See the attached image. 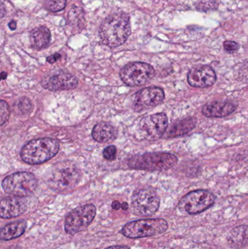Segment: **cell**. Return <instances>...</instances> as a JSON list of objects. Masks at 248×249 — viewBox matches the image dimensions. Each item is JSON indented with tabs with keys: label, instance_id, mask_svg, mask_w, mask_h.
Instances as JSON below:
<instances>
[{
	"label": "cell",
	"instance_id": "obj_2",
	"mask_svg": "<svg viewBox=\"0 0 248 249\" xmlns=\"http://www.w3.org/2000/svg\"><path fill=\"white\" fill-rule=\"evenodd\" d=\"M58 150V141L51 138H42L28 142L22 148L20 155L26 163L39 165L55 157Z\"/></svg>",
	"mask_w": 248,
	"mask_h": 249
},
{
	"label": "cell",
	"instance_id": "obj_22",
	"mask_svg": "<svg viewBox=\"0 0 248 249\" xmlns=\"http://www.w3.org/2000/svg\"><path fill=\"white\" fill-rule=\"evenodd\" d=\"M68 20L69 23L73 26H81L84 20V11L83 9L76 6L73 7L68 13Z\"/></svg>",
	"mask_w": 248,
	"mask_h": 249
},
{
	"label": "cell",
	"instance_id": "obj_13",
	"mask_svg": "<svg viewBox=\"0 0 248 249\" xmlns=\"http://www.w3.org/2000/svg\"><path fill=\"white\" fill-rule=\"evenodd\" d=\"M42 87L52 91L72 90L78 85L75 76L63 70L52 71L42 80Z\"/></svg>",
	"mask_w": 248,
	"mask_h": 249
},
{
	"label": "cell",
	"instance_id": "obj_7",
	"mask_svg": "<svg viewBox=\"0 0 248 249\" xmlns=\"http://www.w3.org/2000/svg\"><path fill=\"white\" fill-rule=\"evenodd\" d=\"M215 203V197L211 192L199 190L191 192L179 202V211L184 214H198L211 208Z\"/></svg>",
	"mask_w": 248,
	"mask_h": 249
},
{
	"label": "cell",
	"instance_id": "obj_27",
	"mask_svg": "<svg viewBox=\"0 0 248 249\" xmlns=\"http://www.w3.org/2000/svg\"><path fill=\"white\" fill-rule=\"evenodd\" d=\"M103 157L107 160H115L116 157V148L114 145L106 146L103 151Z\"/></svg>",
	"mask_w": 248,
	"mask_h": 249
},
{
	"label": "cell",
	"instance_id": "obj_30",
	"mask_svg": "<svg viewBox=\"0 0 248 249\" xmlns=\"http://www.w3.org/2000/svg\"><path fill=\"white\" fill-rule=\"evenodd\" d=\"M61 58V55H60L59 53H55L53 55H50L47 58V61L50 64H54V63L56 62L57 61L60 59Z\"/></svg>",
	"mask_w": 248,
	"mask_h": 249
},
{
	"label": "cell",
	"instance_id": "obj_23",
	"mask_svg": "<svg viewBox=\"0 0 248 249\" xmlns=\"http://www.w3.org/2000/svg\"><path fill=\"white\" fill-rule=\"evenodd\" d=\"M45 8L50 12H59L66 5V0H45Z\"/></svg>",
	"mask_w": 248,
	"mask_h": 249
},
{
	"label": "cell",
	"instance_id": "obj_8",
	"mask_svg": "<svg viewBox=\"0 0 248 249\" xmlns=\"http://www.w3.org/2000/svg\"><path fill=\"white\" fill-rule=\"evenodd\" d=\"M154 68L144 62H132L125 65L120 71L122 81L130 87H138L149 83L154 77Z\"/></svg>",
	"mask_w": 248,
	"mask_h": 249
},
{
	"label": "cell",
	"instance_id": "obj_35",
	"mask_svg": "<svg viewBox=\"0 0 248 249\" xmlns=\"http://www.w3.org/2000/svg\"><path fill=\"white\" fill-rule=\"evenodd\" d=\"M7 73L4 72V71H3V72H1V79H2V80H4V79H5L6 77H7Z\"/></svg>",
	"mask_w": 248,
	"mask_h": 249
},
{
	"label": "cell",
	"instance_id": "obj_31",
	"mask_svg": "<svg viewBox=\"0 0 248 249\" xmlns=\"http://www.w3.org/2000/svg\"><path fill=\"white\" fill-rule=\"evenodd\" d=\"M112 208H113L115 210H119L120 208H122V205L119 203V201H114L112 205Z\"/></svg>",
	"mask_w": 248,
	"mask_h": 249
},
{
	"label": "cell",
	"instance_id": "obj_29",
	"mask_svg": "<svg viewBox=\"0 0 248 249\" xmlns=\"http://www.w3.org/2000/svg\"><path fill=\"white\" fill-rule=\"evenodd\" d=\"M239 78L241 81L248 83V62L240 68L239 71Z\"/></svg>",
	"mask_w": 248,
	"mask_h": 249
},
{
	"label": "cell",
	"instance_id": "obj_21",
	"mask_svg": "<svg viewBox=\"0 0 248 249\" xmlns=\"http://www.w3.org/2000/svg\"><path fill=\"white\" fill-rule=\"evenodd\" d=\"M26 226L27 224L24 220L17 221L8 224L1 228L0 238L3 241H10L18 238L24 233Z\"/></svg>",
	"mask_w": 248,
	"mask_h": 249
},
{
	"label": "cell",
	"instance_id": "obj_24",
	"mask_svg": "<svg viewBox=\"0 0 248 249\" xmlns=\"http://www.w3.org/2000/svg\"><path fill=\"white\" fill-rule=\"evenodd\" d=\"M219 0H197L196 6L198 10H208L216 9Z\"/></svg>",
	"mask_w": 248,
	"mask_h": 249
},
{
	"label": "cell",
	"instance_id": "obj_5",
	"mask_svg": "<svg viewBox=\"0 0 248 249\" xmlns=\"http://www.w3.org/2000/svg\"><path fill=\"white\" fill-rule=\"evenodd\" d=\"M168 228L163 219H141L129 222L123 227L122 233L127 238H141L164 233Z\"/></svg>",
	"mask_w": 248,
	"mask_h": 249
},
{
	"label": "cell",
	"instance_id": "obj_9",
	"mask_svg": "<svg viewBox=\"0 0 248 249\" xmlns=\"http://www.w3.org/2000/svg\"><path fill=\"white\" fill-rule=\"evenodd\" d=\"M160 203V197L154 190L141 189L132 196L131 211L136 216H151L157 212Z\"/></svg>",
	"mask_w": 248,
	"mask_h": 249
},
{
	"label": "cell",
	"instance_id": "obj_25",
	"mask_svg": "<svg viewBox=\"0 0 248 249\" xmlns=\"http://www.w3.org/2000/svg\"><path fill=\"white\" fill-rule=\"evenodd\" d=\"M10 113V107L8 104L1 100L0 102V124L1 125H3L8 121Z\"/></svg>",
	"mask_w": 248,
	"mask_h": 249
},
{
	"label": "cell",
	"instance_id": "obj_17",
	"mask_svg": "<svg viewBox=\"0 0 248 249\" xmlns=\"http://www.w3.org/2000/svg\"><path fill=\"white\" fill-rule=\"evenodd\" d=\"M92 136L96 142L107 143L116 139L117 130L107 123H99L93 127Z\"/></svg>",
	"mask_w": 248,
	"mask_h": 249
},
{
	"label": "cell",
	"instance_id": "obj_3",
	"mask_svg": "<svg viewBox=\"0 0 248 249\" xmlns=\"http://www.w3.org/2000/svg\"><path fill=\"white\" fill-rule=\"evenodd\" d=\"M177 162V157L173 154L154 152L134 155L128 159V165L132 169L163 171L173 168Z\"/></svg>",
	"mask_w": 248,
	"mask_h": 249
},
{
	"label": "cell",
	"instance_id": "obj_26",
	"mask_svg": "<svg viewBox=\"0 0 248 249\" xmlns=\"http://www.w3.org/2000/svg\"><path fill=\"white\" fill-rule=\"evenodd\" d=\"M17 108L19 112H21V113H29L32 109V105L29 99L23 97L19 99L18 102H17Z\"/></svg>",
	"mask_w": 248,
	"mask_h": 249
},
{
	"label": "cell",
	"instance_id": "obj_15",
	"mask_svg": "<svg viewBox=\"0 0 248 249\" xmlns=\"http://www.w3.org/2000/svg\"><path fill=\"white\" fill-rule=\"evenodd\" d=\"M27 209L26 202L21 197H5L0 203V216L2 219H11L23 214Z\"/></svg>",
	"mask_w": 248,
	"mask_h": 249
},
{
	"label": "cell",
	"instance_id": "obj_6",
	"mask_svg": "<svg viewBox=\"0 0 248 249\" xmlns=\"http://www.w3.org/2000/svg\"><path fill=\"white\" fill-rule=\"evenodd\" d=\"M81 178L80 170L71 162L60 165L53 170L49 180L52 190L59 193L74 188Z\"/></svg>",
	"mask_w": 248,
	"mask_h": 249
},
{
	"label": "cell",
	"instance_id": "obj_16",
	"mask_svg": "<svg viewBox=\"0 0 248 249\" xmlns=\"http://www.w3.org/2000/svg\"><path fill=\"white\" fill-rule=\"evenodd\" d=\"M236 105L231 102H212L202 107V114L207 118H224L236 110Z\"/></svg>",
	"mask_w": 248,
	"mask_h": 249
},
{
	"label": "cell",
	"instance_id": "obj_12",
	"mask_svg": "<svg viewBox=\"0 0 248 249\" xmlns=\"http://www.w3.org/2000/svg\"><path fill=\"white\" fill-rule=\"evenodd\" d=\"M165 99L163 89L158 87H148L133 95L132 107L134 110L141 112L160 105Z\"/></svg>",
	"mask_w": 248,
	"mask_h": 249
},
{
	"label": "cell",
	"instance_id": "obj_10",
	"mask_svg": "<svg viewBox=\"0 0 248 249\" xmlns=\"http://www.w3.org/2000/svg\"><path fill=\"white\" fill-rule=\"evenodd\" d=\"M96 214L94 205H84L77 208L66 218L65 231L69 235H74L84 231L90 225Z\"/></svg>",
	"mask_w": 248,
	"mask_h": 249
},
{
	"label": "cell",
	"instance_id": "obj_11",
	"mask_svg": "<svg viewBox=\"0 0 248 249\" xmlns=\"http://www.w3.org/2000/svg\"><path fill=\"white\" fill-rule=\"evenodd\" d=\"M168 125V119L165 113H157L144 117L138 126L140 137L144 140L154 141L164 135Z\"/></svg>",
	"mask_w": 248,
	"mask_h": 249
},
{
	"label": "cell",
	"instance_id": "obj_34",
	"mask_svg": "<svg viewBox=\"0 0 248 249\" xmlns=\"http://www.w3.org/2000/svg\"><path fill=\"white\" fill-rule=\"evenodd\" d=\"M122 209H123L124 211L128 210V203L125 202V203H122Z\"/></svg>",
	"mask_w": 248,
	"mask_h": 249
},
{
	"label": "cell",
	"instance_id": "obj_18",
	"mask_svg": "<svg viewBox=\"0 0 248 249\" xmlns=\"http://www.w3.org/2000/svg\"><path fill=\"white\" fill-rule=\"evenodd\" d=\"M30 43L33 49L40 51L48 48L50 43L51 33L48 28L39 26L31 32Z\"/></svg>",
	"mask_w": 248,
	"mask_h": 249
},
{
	"label": "cell",
	"instance_id": "obj_14",
	"mask_svg": "<svg viewBox=\"0 0 248 249\" xmlns=\"http://www.w3.org/2000/svg\"><path fill=\"white\" fill-rule=\"evenodd\" d=\"M188 83L197 89L211 87L216 81V74L211 67L208 66L195 67L188 73Z\"/></svg>",
	"mask_w": 248,
	"mask_h": 249
},
{
	"label": "cell",
	"instance_id": "obj_32",
	"mask_svg": "<svg viewBox=\"0 0 248 249\" xmlns=\"http://www.w3.org/2000/svg\"><path fill=\"white\" fill-rule=\"evenodd\" d=\"M8 26L11 30H15L16 27H17V23H16L15 20H11V21H10V23H9Z\"/></svg>",
	"mask_w": 248,
	"mask_h": 249
},
{
	"label": "cell",
	"instance_id": "obj_4",
	"mask_svg": "<svg viewBox=\"0 0 248 249\" xmlns=\"http://www.w3.org/2000/svg\"><path fill=\"white\" fill-rule=\"evenodd\" d=\"M37 185L36 177L29 172L14 173L5 177L1 183L4 193L20 197L33 194Z\"/></svg>",
	"mask_w": 248,
	"mask_h": 249
},
{
	"label": "cell",
	"instance_id": "obj_19",
	"mask_svg": "<svg viewBox=\"0 0 248 249\" xmlns=\"http://www.w3.org/2000/svg\"><path fill=\"white\" fill-rule=\"evenodd\" d=\"M197 124L196 118L189 117L181 121H176L169 127L167 131V137H179L184 136L192 131Z\"/></svg>",
	"mask_w": 248,
	"mask_h": 249
},
{
	"label": "cell",
	"instance_id": "obj_33",
	"mask_svg": "<svg viewBox=\"0 0 248 249\" xmlns=\"http://www.w3.org/2000/svg\"><path fill=\"white\" fill-rule=\"evenodd\" d=\"M106 249H131L127 247H124V246H114V247H109V248Z\"/></svg>",
	"mask_w": 248,
	"mask_h": 249
},
{
	"label": "cell",
	"instance_id": "obj_20",
	"mask_svg": "<svg viewBox=\"0 0 248 249\" xmlns=\"http://www.w3.org/2000/svg\"><path fill=\"white\" fill-rule=\"evenodd\" d=\"M230 247L240 249L248 245V226L243 225L233 229L227 237Z\"/></svg>",
	"mask_w": 248,
	"mask_h": 249
},
{
	"label": "cell",
	"instance_id": "obj_36",
	"mask_svg": "<svg viewBox=\"0 0 248 249\" xmlns=\"http://www.w3.org/2000/svg\"><path fill=\"white\" fill-rule=\"evenodd\" d=\"M4 6H3V4H2V5H1V18L4 17Z\"/></svg>",
	"mask_w": 248,
	"mask_h": 249
},
{
	"label": "cell",
	"instance_id": "obj_1",
	"mask_svg": "<svg viewBox=\"0 0 248 249\" xmlns=\"http://www.w3.org/2000/svg\"><path fill=\"white\" fill-rule=\"evenodd\" d=\"M131 33L129 16L123 12L108 16L100 25L99 30V36L102 42L111 48L123 45Z\"/></svg>",
	"mask_w": 248,
	"mask_h": 249
},
{
	"label": "cell",
	"instance_id": "obj_28",
	"mask_svg": "<svg viewBox=\"0 0 248 249\" xmlns=\"http://www.w3.org/2000/svg\"><path fill=\"white\" fill-rule=\"evenodd\" d=\"M224 48L227 53H232L238 51L240 45L234 41H225L224 42Z\"/></svg>",
	"mask_w": 248,
	"mask_h": 249
}]
</instances>
